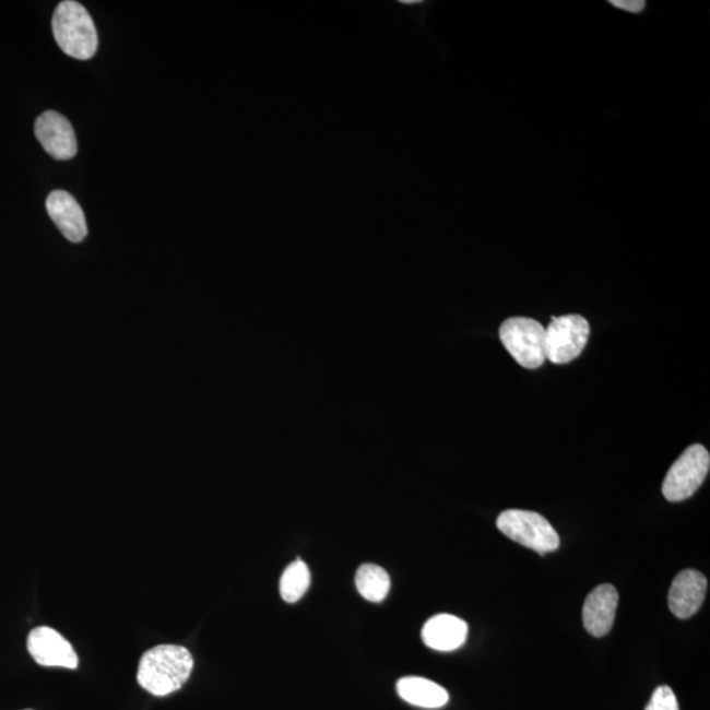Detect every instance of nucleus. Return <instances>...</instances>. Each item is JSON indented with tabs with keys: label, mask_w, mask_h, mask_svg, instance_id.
<instances>
[{
	"label": "nucleus",
	"mask_w": 710,
	"mask_h": 710,
	"mask_svg": "<svg viewBox=\"0 0 710 710\" xmlns=\"http://www.w3.org/2000/svg\"><path fill=\"white\" fill-rule=\"evenodd\" d=\"M708 580L701 572L684 570L671 584L668 606L671 613L681 619L696 615L707 595Z\"/></svg>",
	"instance_id": "obj_9"
},
{
	"label": "nucleus",
	"mask_w": 710,
	"mask_h": 710,
	"mask_svg": "<svg viewBox=\"0 0 710 710\" xmlns=\"http://www.w3.org/2000/svg\"><path fill=\"white\" fill-rule=\"evenodd\" d=\"M397 689L405 702L419 708L438 709L447 706L449 701L447 689L424 677H403L398 682Z\"/></svg>",
	"instance_id": "obj_13"
},
{
	"label": "nucleus",
	"mask_w": 710,
	"mask_h": 710,
	"mask_svg": "<svg viewBox=\"0 0 710 710\" xmlns=\"http://www.w3.org/2000/svg\"><path fill=\"white\" fill-rule=\"evenodd\" d=\"M35 134L45 152L56 159L73 158L79 151L74 129L61 114L45 111L38 116Z\"/></svg>",
	"instance_id": "obj_8"
},
{
	"label": "nucleus",
	"mask_w": 710,
	"mask_h": 710,
	"mask_svg": "<svg viewBox=\"0 0 710 710\" xmlns=\"http://www.w3.org/2000/svg\"><path fill=\"white\" fill-rule=\"evenodd\" d=\"M192 668L189 650L178 644H159L141 656L138 682L147 693L163 697L182 688Z\"/></svg>",
	"instance_id": "obj_1"
},
{
	"label": "nucleus",
	"mask_w": 710,
	"mask_h": 710,
	"mask_svg": "<svg viewBox=\"0 0 710 710\" xmlns=\"http://www.w3.org/2000/svg\"><path fill=\"white\" fill-rule=\"evenodd\" d=\"M27 710H32V709H27Z\"/></svg>",
	"instance_id": "obj_18"
},
{
	"label": "nucleus",
	"mask_w": 710,
	"mask_h": 710,
	"mask_svg": "<svg viewBox=\"0 0 710 710\" xmlns=\"http://www.w3.org/2000/svg\"><path fill=\"white\" fill-rule=\"evenodd\" d=\"M710 469L709 451L702 445L689 447L664 477L662 493L668 501L689 499L701 487Z\"/></svg>",
	"instance_id": "obj_5"
},
{
	"label": "nucleus",
	"mask_w": 710,
	"mask_h": 710,
	"mask_svg": "<svg viewBox=\"0 0 710 710\" xmlns=\"http://www.w3.org/2000/svg\"><path fill=\"white\" fill-rule=\"evenodd\" d=\"M27 647L35 662L45 667H79V656L67 638L48 626H40L29 632Z\"/></svg>",
	"instance_id": "obj_7"
},
{
	"label": "nucleus",
	"mask_w": 710,
	"mask_h": 710,
	"mask_svg": "<svg viewBox=\"0 0 710 710\" xmlns=\"http://www.w3.org/2000/svg\"><path fill=\"white\" fill-rule=\"evenodd\" d=\"M618 605V592L611 584L596 587L585 599L583 606V624L593 637L608 635L615 623Z\"/></svg>",
	"instance_id": "obj_11"
},
{
	"label": "nucleus",
	"mask_w": 710,
	"mask_h": 710,
	"mask_svg": "<svg viewBox=\"0 0 710 710\" xmlns=\"http://www.w3.org/2000/svg\"><path fill=\"white\" fill-rule=\"evenodd\" d=\"M546 329V359L565 365L579 357L590 339L589 321L580 315L553 316Z\"/></svg>",
	"instance_id": "obj_6"
},
{
	"label": "nucleus",
	"mask_w": 710,
	"mask_h": 710,
	"mask_svg": "<svg viewBox=\"0 0 710 710\" xmlns=\"http://www.w3.org/2000/svg\"><path fill=\"white\" fill-rule=\"evenodd\" d=\"M644 710H681L674 690L668 686H661L654 690L653 696Z\"/></svg>",
	"instance_id": "obj_16"
},
{
	"label": "nucleus",
	"mask_w": 710,
	"mask_h": 710,
	"mask_svg": "<svg viewBox=\"0 0 710 710\" xmlns=\"http://www.w3.org/2000/svg\"><path fill=\"white\" fill-rule=\"evenodd\" d=\"M610 3L613 8L631 12V14H639L647 8L644 0H611Z\"/></svg>",
	"instance_id": "obj_17"
},
{
	"label": "nucleus",
	"mask_w": 710,
	"mask_h": 710,
	"mask_svg": "<svg viewBox=\"0 0 710 710\" xmlns=\"http://www.w3.org/2000/svg\"><path fill=\"white\" fill-rule=\"evenodd\" d=\"M311 585V571L301 559L288 565L281 578L280 591L284 602L293 604L306 595Z\"/></svg>",
	"instance_id": "obj_15"
},
{
	"label": "nucleus",
	"mask_w": 710,
	"mask_h": 710,
	"mask_svg": "<svg viewBox=\"0 0 710 710\" xmlns=\"http://www.w3.org/2000/svg\"><path fill=\"white\" fill-rule=\"evenodd\" d=\"M51 28L58 47L76 60L86 61L98 50V32L87 10L74 0L57 5Z\"/></svg>",
	"instance_id": "obj_2"
},
{
	"label": "nucleus",
	"mask_w": 710,
	"mask_h": 710,
	"mask_svg": "<svg viewBox=\"0 0 710 710\" xmlns=\"http://www.w3.org/2000/svg\"><path fill=\"white\" fill-rule=\"evenodd\" d=\"M500 340L516 363L539 369L546 360V329L537 320L512 318L502 322Z\"/></svg>",
	"instance_id": "obj_4"
},
{
	"label": "nucleus",
	"mask_w": 710,
	"mask_h": 710,
	"mask_svg": "<svg viewBox=\"0 0 710 710\" xmlns=\"http://www.w3.org/2000/svg\"><path fill=\"white\" fill-rule=\"evenodd\" d=\"M496 525L508 539L541 555L559 548L560 539L557 531L537 512L509 509L497 518Z\"/></svg>",
	"instance_id": "obj_3"
},
{
	"label": "nucleus",
	"mask_w": 710,
	"mask_h": 710,
	"mask_svg": "<svg viewBox=\"0 0 710 710\" xmlns=\"http://www.w3.org/2000/svg\"><path fill=\"white\" fill-rule=\"evenodd\" d=\"M47 210L51 221L70 242H82L87 236L85 213L73 196L57 190L47 199Z\"/></svg>",
	"instance_id": "obj_10"
},
{
	"label": "nucleus",
	"mask_w": 710,
	"mask_h": 710,
	"mask_svg": "<svg viewBox=\"0 0 710 710\" xmlns=\"http://www.w3.org/2000/svg\"><path fill=\"white\" fill-rule=\"evenodd\" d=\"M355 585L359 595L371 603H382L389 596L391 579L383 567L363 565L355 576Z\"/></svg>",
	"instance_id": "obj_14"
},
{
	"label": "nucleus",
	"mask_w": 710,
	"mask_h": 710,
	"mask_svg": "<svg viewBox=\"0 0 710 710\" xmlns=\"http://www.w3.org/2000/svg\"><path fill=\"white\" fill-rule=\"evenodd\" d=\"M469 626L451 615H437L424 625L422 637L426 647L437 651H454L466 642Z\"/></svg>",
	"instance_id": "obj_12"
}]
</instances>
